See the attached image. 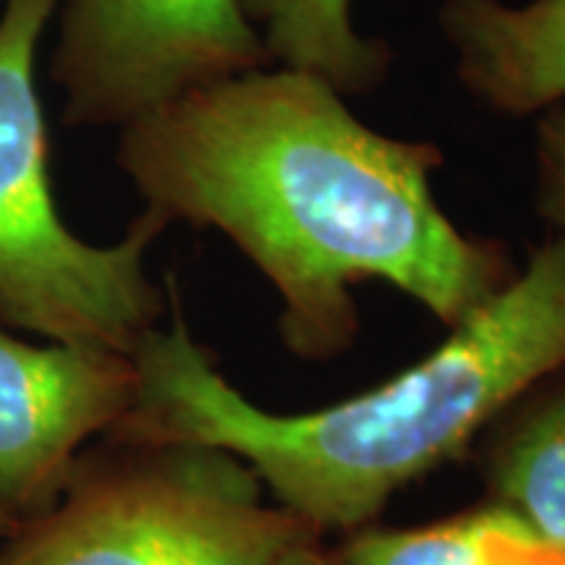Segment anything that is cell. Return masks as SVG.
<instances>
[{
  "label": "cell",
  "instance_id": "cell-2",
  "mask_svg": "<svg viewBox=\"0 0 565 565\" xmlns=\"http://www.w3.org/2000/svg\"><path fill=\"white\" fill-rule=\"evenodd\" d=\"M173 317L129 356L134 404L105 437L196 443L249 466L312 532L372 521L401 487L450 461L503 408L565 366V238L550 236L448 341L391 383L309 414L252 404Z\"/></svg>",
  "mask_w": 565,
  "mask_h": 565
},
{
  "label": "cell",
  "instance_id": "cell-7",
  "mask_svg": "<svg viewBox=\"0 0 565 565\" xmlns=\"http://www.w3.org/2000/svg\"><path fill=\"white\" fill-rule=\"evenodd\" d=\"M437 21L484 108L526 118L565 103V0H443Z\"/></svg>",
  "mask_w": 565,
  "mask_h": 565
},
{
  "label": "cell",
  "instance_id": "cell-9",
  "mask_svg": "<svg viewBox=\"0 0 565 565\" xmlns=\"http://www.w3.org/2000/svg\"><path fill=\"white\" fill-rule=\"evenodd\" d=\"M542 395L494 445L490 484L536 545L565 553V377Z\"/></svg>",
  "mask_w": 565,
  "mask_h": 565
},
{
  "label": "cell",
  "instance_id": "cell-4",
  "mask_svg": "<svg viewBox=\"0 0 565 565\" xmlns=\"http://www.w3.org/2000/svg\"><path fill=\"white\" fill-rule=\"evenodd\" d=\"M265 492L228 450L100 437L51 511L6 536L0 565H278L315 532Z\"/></svg>",
  "mask_w": 565,
  "mask_h": 565
},
{
  "label": "cell",
  "instance_id": "cell-6",
  "mask_svg": "<svg viewBox=\"0 0 565 565\" xmlns=\"http://www.w3.org/2000/svg\"><path fill=\"white\" fill-rule=\"evenodd\" d=\"M134 393L129 353L32 345L0 322V508L17 524L51 511L76 458L116 427Z\"/></svg>",
  "mask_w": 565,
  "mask_h": 565
},
{
  "label": "cell",
  "instance_id": "cell-8",
  "mask_svg": "<svg viewBox=\"0 0 565 565\" xmlns=\"http://www.w3.org/2000/svg\"><path fill=\"white\" fill-rule=\"evenodd\" d=\"M273 63L309 71L349 95H370L387 82L393 51L353 26L351 0H242Z\"/></svg>",
  "mask_w": 565,
  "mask_h": 565
},
{
  "label": "cell",
  "instance_id": "cell-3",
  "mask_svg": "<svg viewBox=\"0 0 565 565\" xmlns=\"http://www.w3.org/2000/svg\"><path fill=\"white\" fill-rule=\"evenodd\" d=\"M58 6L6 0L0 11V322L53 343L131 353L166 312L147 254L171 223L145 207L105 246L63 223L34 74Z\"/></svg>",
  "mask_w": 565,
  "mask_h": 565
},
{
  "label": "cell",
  "instance_id": "cell-11",
  "mask_svg": "<svg viewBox=\"0 0 565 565\" xmlns=\"http://www.w3.org/2000/svg\"><path fill=\"white\" fill-rule=\"evenodd\" d=\"M536 212L565 238V103L540 113L534 129Z\"/></svg>",
  "mask_w": 565,
  "mask_h": 565
},
{
  "label": "cell",
  "instance_id": "cell-12",
  "mask_svg": "<svg viewBox=\"0 0 565 565\" xmlns=\"http://www.w3.org/2000/svg\"><path fill=\"white\" fill-rule=\"evenodd\" d=\"M487 565H565V553H555L519 536L494 534L487 545Z\"/></svg>",
  "mask_w": 565,
  "mask_h": 565
},
{
  "label": "cell",
  "instance_id": "cell-14",
  "mask_svg": "<svg viewBox=\"0 0 565 565\" xmlns=\"http://www.w3.org/2000/svg\"><path fill=\"white\" fill-rule=\"evenodd\" d=\"M17 521H13L11 519V515L9 513H6L3 511V508H0V542H3L6 540V536H11L13 532H17Z\"/></svg>",
  "mask_w": 565,
  "mask_h": 565
},
{
  "label": "cell",
  "instance_id": "cell-10",
  "mask_svg": "<svg viewBox=\"0 0 565 565\" xmlns=\"http://www.w3.org/2000/svg\"><path fill=\"white\" fill-rule=\"evenodd\" d=\"M494 534L534 542L505 505L492 503L435 526L356 534L343 550V565H487Z\"/></svg>",
  "mask_w": 565,
  "mask_h": 565
},
{
  "label": "cell",
  "instance_id": "cell-13",
  "mask_svg": "<svg viewBox=\"0 0 565 565\" xmlns=\"http://www.w3.org/2000/svg\"><path fill=\"white\" fill-rule=\"evenodd\" d=\"M278 565H341V563L330 561L328 555H322L320 550L315 547V542H301V545L288 550V553L278 561Z\"/></svg>",
  "mask_w": 565,
  "mask_h": 565
},
{
  "label": "cell",
  "instance_id": "cell-5",
  "mask_svg": "<svg viewBox=\"0 0 565 565\" xmlns=\"http://www.w3.org/2000/svg\"><path fill=\"white\" fill-rule=\"evenodd\" d=\"M51 79L74 129H124L273 66L242 0H61Z\"/></svg>",
  "mask_w": 565,
  "mask_h": 565
},
{
  "label": "cell",
  "instance_id": "cell-1",
  "mask_svg": "<svg viewBox=\"0 0 565 565\" xmlns=\"http://www.w3.org/2000/svg\"><path fill=\"white\" fill-rule=\"evenodd\" d=\"M435 141L380 134L333 84L263 68L124 126L116 162L168 223L221 231L273 282L296 356L353 343L351 288L385 280L456 328L513 278L498 244L445 215Z\"/></svg>",
  "mask_w": 565,
  "mask_h": 565
}]
</instances>
